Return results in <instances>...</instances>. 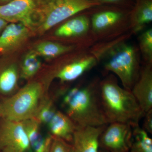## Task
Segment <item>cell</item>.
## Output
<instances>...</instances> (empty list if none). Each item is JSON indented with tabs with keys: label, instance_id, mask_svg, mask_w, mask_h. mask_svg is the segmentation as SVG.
Instances as JSON below:
<instances>
[{
	"label": "cell",
	"instance_id": "25",
	"mask_svg": "<svg viewBox=\"0 0 152 152\" xmlns=\"http://www.w3.org/2000/svg\"><path fill=\"white\" fill-rule=\"evenodd\" d=\"M52 140V136L50 135L43 138L31 148L34 152H48Z\"/></svg>",
	"mask_w": 152,
	"mask_h": 152
},
{
	"label": "cell",
	"instance_id": "2",
	"mask_svg": "<svg viewBox=\"0 0 152 152\" xmlns=\"http://www.w3.org/2000/svg\"><path fill=\"white\" fill-rule=\"evenodd\" d=\"M99 93L108 124L125 123L132 127L139 125L145 114L131 91L120 86L114 76L99 82Z\"/></svg>",
	"mask_w": 152,
	"mask_h": 152
},
{
	"label": "cell",
	"instance_id": "5",
	"mask_svg": "<svg viewBox=\"0 0 152 152\" xmlns=\"http://www.w3.org/2000/svg\"><path fill=\"white\" fill-rule=\"evenodd\" d=\"M109 54L104 64L106 70L115 74L124 88L131 91L140 71L135 49L129 44L122 43L114 47Z\"/></svg>",
	"mask_w": 152,
	"mask_h": 152
},
{
	"label": "cell",
	"instance_id": "28",
	"mask_svg": "<svg viewBox=\"0 0 152 152\" xmlns=\"http://www.w3.org/2000/svg\"><path fill=\"white\" fill-rule=\"evenodd\" d=\"M8 23L0 18V34Z\"/></svg>",
	"mask_w": 152,
	"mask_h": 152
},
{
	"label": "cell",
	"instance_id": "18",
	"mask_svg": "<svg viewBox=\"0 0 152 152\" xmlns=\"http://www.w3.org/2000/svg\"><path fill=\"white\" fill-rule=\"evenodd\" d=\"M72 49V46L45 41L37 45L34 51L39 56H41L47 59H51L69 52Z\"/></svg>",
	"mask_w": 152,
	"mask_h": 152
},
{
	"label": "cell",
	"instance_id": "32",
	"mask_svg": "<svg viewBox=\"0 0 152 152\" xmlns=\"http://www.w3.org/2000/svg\"><path fill=\"white\" fill-rule=\"evenodd\" d=\"M1 118H2V117L1 114V108H0V119H1Z\"/></svg>",
	"mask_w": 152,
	"mask_h": 152
},
{
	"label": "cell",
	"instance_id": "27",
	"mask_svg": "<svg viewBox=\"0 0 152 152\" xmlns=\"http://www.w3.org/2000/svg\"><path fill=\"white\" fill-rule=\"evenodd\" d=\"M103 4H110L116 5L117 6H119L121 7H126L129 3H127L128 0H94Z\"/></svg>",
	"mask_w": 152,
	"mask_h": 152
},
{
	"label": "cell",
	"instance_id": "9",
	"mask_svg": "<svg viewBox=\"0 0 152 152\" xmlns=\"http://www.w3.org/2000/svg\"><path fill=\"white\" fill-rule=\"evenodd\" d=\"M131 91L144 114L152 110V64H146L140 69Z\"/></svg>",
	"mask_w": 152,
	"mask_h": 152
},
{
	"label": "cell",
	"instance_id": "13",
	"mask_svg": "<svg viewBox=\"0 0 152 152\" xmlns=\"http://www.w3.org/2000/svg\"><path fill=\"white\" fill-rule=\"evenodd\" d=\"M20 68L16 63L0 61V95L10 96L18 91Z\"/></svg>",
	"mask_w": 152,
	"mask_h": 152
},
{
	"label": "cell",
	"instance_id": "6",
	"mask_svg": "<svg viewBox=\"0 0 152 152\" xmlns=\"http://www.w3.org/2000/svg\"><path fill=\"white\" fill-rule=\"evenodd\" d=\"M132 134L133 127L129 124L110 123L101 134L99 148L109 152H129Z\"/></svg>",
	"mask_w": 152,
	"mask_h": 152
},
{
	"label": "cell",
	"instance_id": "34",
	"mask_svg": "<svg viewBox=\"0 0 152 152\" xmlns=\"http://www.w3.org/2000/svg\"><path fill=\"white\" fill-rule=\"evenodd\" d=\"M0 151H1V150H0Z\"/></svg>",
	"mask_w": 152,
	"mask_h": 152
},
{
	"label": "cell",
	"instance_id": "3",
	"mask_svg": "<svg viewBox=\"0 0 152 152\" xmlns=\"http://www.w3.org/2000/svg\"><path fill=\"white\" fill-rule=\"evenodd\" d=\"M101 5L94 0H36L34 31L44 34L77 14Z\"/></svg>",
	"mask_w": 152,
	"mask_h": 152
},
{
	"label": "cell",
	"instance_id": "8",
	"mask_svg": "<svg viewBox=\"0 0 152 152\" xmlns=\"http://www.w3.org/2000/svg\"><path fill=\"white\" fill-rule=\"evenodd\" d=\"M36 0H13L0 5V18L8 23H19L34 31L33 15Z\"/></svg>",
	"mask_w": 152,
	"mask_h": 152
},
{
	"label": "cell",
	"instance_id": "23",
	"mask_svg": "<svg viewBox=\"0 0 152 152\" xmlns=\"http://www.w3.org/2000/svg\"><path fill=\"white\" fill-rule=\"evenodd\" d=\"M141 52L146 64H152V30L150 28L139 38Z\"/></svg>",
	"mask_w": 152,
	"mask_h": 152
},
{
	"label": "cell",
	"instance_id": "10",
	"mask_svg": "<svg viewBox=\"0 0 152 152\" xmlns=\"http://www.w3.org/2000/svg\"><path fill=\"white\" fill-rule=\"evenodd\" d=\"M31 31L21 23L8 24L0 34V54H5L20 47L27 40Z\"/></svg>",
	"mask_w": 152,
	"mask_h": 152
},
{
	"label": "cell",
	"instance_id": "29",
	"mask_svg": "<svg viewBox=\"0 0 152 152\" xmlns=\"http://www.w3.org/2000/svg\"><path fill=\"white\" fill-rule=\"evenodd\" d=\"M13 0H0V5L4 4Z\"/></svg>",
	"mask_w": 152,
	"mask_h": 152
},
{
	"label": "cell",
	"instance_id": "11",
	"mask_svg": "<svg viewBox=\"0 0 152 152\" xmlns=\"http://www.w3.org/2000/svg\"><path fill=\"white\" fill-rule=\"evenodd\" d=\"M107 125L77 127L72 143L74 152H99L100 137Z\"/></svg>",
	"mask_w": 152,
	"mask_h": 152
},
{
	"label": "cell",
	"instance_id": "19",
	"mask_svg": "<svg viewBox=\"0 0 152 152\" xmlns=\"http://www.w3.org/2000/svg\"><path fill=\"white\" fill-rule=\"evenodd\" d=\"M139 125L133 127L132 144L129 152H152V140Z\"/></svg>",
	"mask_w": 152,
	"mask_h": 152
},
{
	"label": "cell",
	"instance_id": "24",
	"mask_svg": "<svg viewBox=\"0 0 152 152\" xmlns=\"http://www.w3.org/2000/svg\"><path fill=\"white\" fill-rule=\"evenodd\" d=\"M48 152H74L73 146L72 144L63 139L52 136Z\"/></svg>",
	"mask_w": 152,
	"mask_h": 152
},
{
	"label": "cell",
	"instance_id": "30",
	"mask_svg": "<svg viewBox=\"0 0 152 152\" xmlns=\"http://www.w3.org/2000/svg\"><path fill=\"white\" fill-rule=\"evenodd\" d=\"M1 151V152H15L9 149H4Z\"/></svg>",
	"mask_w": 152,
	"mask_h": 152
},
{
	"label": "cell",
	"instance_id": "20",
	"mask_svg": "<svg viewBox=\"0 0 152 152\" xmlns=\"http://www.w3.org/2000/svg\"><path fill=\"white\" fill-rule=\"evenodd\" d=\"M39 56L34 51L28 53L25 56L20 68V78L29 80L37 73L41 67Z\"/></svg>",
	"mask_w": 152,
	"mask_h": 152
},
{
	"label": "cell",
	"instance_id": "1",
	"mask_svg": "<svg viewBox=\"0 0 152 152\" xmlns=\"http://www.w3.org/2000/svg\"><path fill=\"white\" fill-rule=\"evenodd\" d=\"M99 82L76 87L64 94L63 105L65 113L77 127H97L108 124L101 104Z\"/></svg>",
	"mask_w": 152,
	"mask_h": 152
},
{
	"label": "cell",
	"instance_id": "16",
	"mask_svg": "<svg viewBox=\"0 0 152 152\" xmlns=\"http://www.w3.org/2000/svg\"><path fill=\"white\" fill-rule=\"evenodd\" d=\"M131 26L137 32L152 21V0H135L129 15Z\"/></svg>",
	"mask_w": 152,
	"mask_h": 152
},
{
	"label": "cell",
	"instance_id": "7",
	"mask_svg": "<svg viewBox=\"0 0 152 152\" xmlns=\"http://www.w3.org/2000/svg\"><path fill=\"white\" fill-rule=\"evenodd\" d=\"M29 152L31 150L22 121L2 118L0 122V150Z\"/></svg>",
	"mask_w": 152,
	"mask_h": 152
},
{
	"label": "cell",
	"instance_id": "14",
	"mask_svg": "<svg viewBox=\"0 0 152 152\" xmlns=\"http://www.w3.org/2000/svg\"><path fill=\"white\" fill-rule=\"evenodd\" d=\"M123 9L121 7L110 8L95 13L93 15L91 20L94 31L96 33L103 31L120 23L125 15L130 12H128V10Z\"/></svg>",
	"mask_w": 152,
	"mask_h": 152
},
{
	"label": "cell",
	"instance_id": "31",
	"mask_svg": "<svg viewBox=\"0 0 152 152\" xmlns=\"http://www.w3.org/2000/svg\"><path fill=\"white\" fill-rule=\"evenodd\" d=\"M99 152H109L107 151H104V150L101 149L100 150H99Z\"/></svg>",
	"mask_w": 152,
	"mask_h": 152
},
{
	"label": "cell",
	"instance_id": "15",
	"mask_svg": "<svg viewBox=\"0 0 152 152\" xmlns=\"http://www.w3.org/2000/svg\"><path fill=\"white\" fill-rule=\"evenodd\" d=\"M48 125L52 136L72 144L77 127L65 113L57 110Z\"/></svg>",
	"mask_w": 152,
	"mask_h": 152
},
{
	"label": "cell",
	"instance_id": "12",
	"mask_svg": "<svg viewBox=\"0 0 152 152\" xmlns=\"http://www.w3.org/2000/svg\"><path fill=\"white\" fill-rule=\"evenodd\" d=\"M96 58L89 56L82 58L66 64L60 68L55 75V77L62 83L72 82L77 80L97 64Z\"/></svg>",
	"mask_w": 152,
	"mask_h": 152
},
{
	"label": "cell",
	"instance_id": "17",
	"mask_svg": "<svg viewBox=\"0 0 152 152\" xmlns=\"http://www.w3.org/2000/svg\"><path fill=\"white\" fill-rule=\"evenodd\" d=\"M90 21L86 15H82L68 20L56 30L55 36L60 38L80 37L86 34Z\"/></svg>",
	"mask_w": 152,
	"mask_h": 152
},
{
	"label": "cell",
	"instance_id": "26",
	"mask_svg": "<svg viewBox=\"0 0 152 152\" xmlns=\"http://www.w3.org/2000/svg\"><path fill=\"white\" fill-rule=\"evenodd\" d=\"M143 129L147 132L152 134V110L147 112L144 115Z\"/></svg>",
	"mask_w": 152,
	"mask_h": 152
},
{
	"label": "cell",
	"instance_id": "21",
	"mask_svg": "<svg viewBox=\"0 0 152 152\" xmlns=\"http://www.w3.org/2000/svg\"><path fill=\"white\" fill-rule=\"evenodd\" d=\"M56 111L54 101L51 99H48L45 96L41 102L34 118L40 124L48 125L54 115Z\"/></svg>",
	"mask_w": 152,
	"mask_h": 152
},
{
	"label": "cell",
	"instance_id": "4",
	"mask_svg": "<svg viewBox=\"0 0 152 152\" xmlns=\"http://www.w3.org/2000/svg\"><path fill=\"white\" fill-rule=\"evenodd\" d=\"M45 95L41 83L29 82L0 104L2 118L23 121L34 118Z\"/></svg>",
	"mask_w": 152,
	"mask_h": 152
},
{
	"label": "cell",
	"instance_id": "33",
	"mask_svg": "<svg viewBox=\"0 0 152 152\" xmlns=\"http://www.w3.org/2000/svg\"><path fill=\"white\" fill-rule=\"evenodd\" d=\"M1 54H0V57H1Z\"/></svg>",
	"mask_w": 152,
	"mask_h": 152
},
{
	"label": "cell",
	"instance_id": "22",
	"mask_svg": "<svg viewBox=\"0 0 152 152\" xmlns=\"http://www.w3.org/2000/svg\"><path fill=\"white\" fill-rule=\"evenodd\" d=\"M22 122L32 148L44 138L40 129V123L34 118Z\"/></svg>",
	"mask_w": 152,
	"mask_h": 152
}]
</instances>
